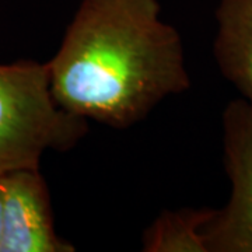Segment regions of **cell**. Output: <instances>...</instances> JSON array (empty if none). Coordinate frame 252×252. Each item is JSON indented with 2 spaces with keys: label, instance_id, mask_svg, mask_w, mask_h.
Listing matches in <instances>:
<instances>
[{
  "label": "cell",
  "instance_id": "cell-5",
  "mask_svg": "<svg viewBox=\"0 0 252 252\" xmlns=\"http://www.w3.org/2000/svg\"><path fill=\"white\" fill-rule=\"evenodd\" d=\"M213 54L220 73L252 107V0H220Z\"/></svg>",
  "mask_w": 252,
  "mask_h": 252
},
{
  "label": "cell",
  "instance_id": "cell-1",
  "mask_svg": "<svg viewBox=\"0 0 252 252\" xmlns=\"http://www.w3.org/2000/svg\"><path fill=\"white\" fill-rule=\"evenodd\" d=\"M46 64L63 109L114 129L190 87L182 38L158 0H80Z\"/></svg>",
  "mask_w": 252,
  "mask_h": 252
},
{
  "label": "cell",
  "instance_id": "cell-7",
  "mask_svg": "<svg viewBox=\"0 0 252 252\" xmlns=\"http://www.w3.org/2000/svg\"><path fill=\"white\" fill-rule=\"evenodd\" d=\"M3 228H4V189H3V180L0 175V250L3 243Z\"/></svg>",
  "mask_w": 252,
  "mask_h": 252
},
{
  "label": "cell",
  "instance_id": "cell-3",
  "mask_svg": "<svg viewBox=\"0 0 252 252\" xmlns=\"http://www.w3.org/2000/svg\"><path fill=\"white\" fill-rule=\"evenodd\" d=\"M224 167L231 190L203 230L207 252H252V107L233 99L223 111Z\"/></svg>",
  "mask_w": 252,
  "mask_h": 252
},
{
  "label": "cell",
  "instance_id": "cell-2",
  "mask_svg": "<svg viewBox=\"0 0 252 252\" xmlns=\"http://www.w3.org/2000/svg\"><path fill=\"white\" fill-rule=\"evenodd\" d=\"M87 132V119L55 101L46 63H0V175L39 168L46 152L73 149Z\"/></svg>",
  "mask_w": 252,
  "mask_h": 252
},
{
  "label": "cell",
  "instance_id": "cell-4",
  "mask_svg": "<svg viewBox=\"0 0 252 252\" xmlns=\"http://www.w3.org/2000/svg\"><path fill=\"white\" fill-rule=\"evenodd\" d=\"M4 228L0 252H73L55 231L51 196L39 168L1 175Z\"/></svg>",
  "mask_w": 252,
  "mask_h": 252
},
{
  "label": "cell",
  "instance_id": "cell-6",
  "mask_svg": "<svg viewBox=\"0 0 252 252\" xmlns=\"http://www.w3.org/2000/svg\"><path fill=\"white\" fill-rule=\"evenodd\" d=\"M216 209L164 210L143 234L146 252H207L203 230Z\"/></svg>",
  "mask_w": 252,
  "mask_h": 252
}]
</instances>
